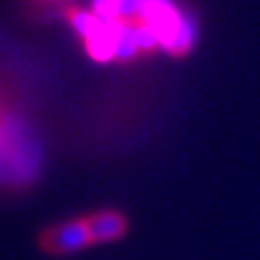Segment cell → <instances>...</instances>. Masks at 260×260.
I'll use <instances>...</instances> for the list:
<instances>
[{"instance_id":"1","label":"cell","mask_w":260,"mask_h":260,"mask_svg":"<svg viewBox=\"0 0 260 260\" xmlns=\"http://www.w3.org/2000/svg\"><path fill=\"white\" fill-rule=\"evenodd\" d=\"M141 20L156 32L160 48L172 56H184L193 50L198 28L191 15L182 13L174 0H139Z\"/></svg>"},{"instance_id":"2","label":"cell","mask_w":260,"mask_h":260,"mask_svg":"<svg viewBox=\"0 0 260 260\" xmlns=\"http://www.w3.org/2000/svg\"><path fill=\"white\" fill-rule=\"evenodd\" d=\"M37 245L46 251L48 256H70L76 251H83L85 247L93 245L91 234H89V225L85 217L70 219L63 223L48 225L46 230L39 232Z\"/></svg>"},{"instance_id":"3","label":"cell","mask_w":260,"mask_h":260,"mask_svg":"<svg viewBox=\"0 0 260 260\" xmlns=\"http://www.w3.org/2000/svg\"><path fill=\"white\" fill-rule=\"evenodd\" d=\"M89 234H91L93 243H113L119 241L128 230V219L119 210H98V213L87 215Z\"/></svg>"}]
</instances>
